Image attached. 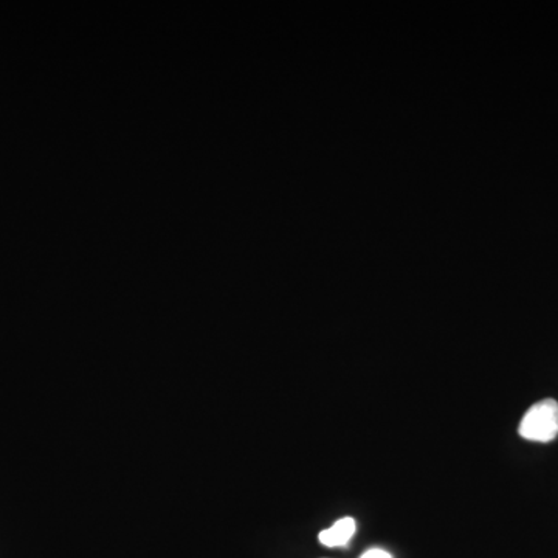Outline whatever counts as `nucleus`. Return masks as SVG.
I'll list each match as a JSON object with an SVG mask.
<instances>
[{
  "mask_svg": "<svg viewBox=\"0 0 558 558\" xmlns=\"http://www.w3.org/2000/svg\"><path fill=\"white\" fill-rule=\"evenodd\" d=\"M521 438L534 442H550L558 436V402L554 399L539 400L521 418Z\"/></svg>",
  "mask_w": 558,
  "mask_h": 558,
  "instance_id": "f257e3e1",
  "label": "nucleus"
},
{
  "mask_svg": "<svg viewBox=\"0 0 558 558\" xmlns=\"http://www.w3.org/2000/svg\"><path fill=\"white\" fill-rule=\"evenodd\" d=\"M355 531H357L355 520L351 519V517H344V519L333 523L332 526L319 532V543L328 546V548H340V546H347L351 542Z\"/></svg>",
  "mask_w": 558,
  "mask_h": 558,
  "instance_id": "f03ea898",
  "label": "nucleus"
},
{
  "mask_svg": "<svg viewBox=\"0 0 558 558\" xmlns=\"http://www.w3.org/2000/svg\"><path fill=\"white\" fill-rule=\"evenodd\" d=\"M360 558H392L391 554L387 553V550L374 548L366 550Z\"/></svg>",
  "mask_w": 558,
  "mask_h": 558,
  "instance_id": "7ed1b4c3",
  "label": "nucleus"
}]
</instances>
